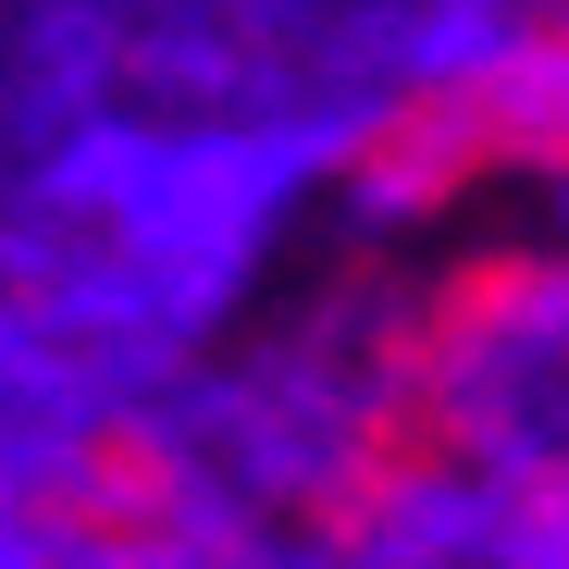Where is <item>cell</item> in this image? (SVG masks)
<instances>
[{"label": "cell", "mask_w": 569, "mask_h": 569, "mask_svg": "<svg viewBox=\"0 0 569 569\" xmlns=\"http://www.w3.org/2000/svg\"><path fill=\"white\" fill-rule=\"evenodd\" d=\"M458 433L496 446L508 470L569 483V284L520 298L508 322H470V347H458Z\"/></svg>", "instance_id": "cell-1"}]
</instances>
